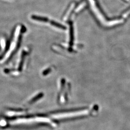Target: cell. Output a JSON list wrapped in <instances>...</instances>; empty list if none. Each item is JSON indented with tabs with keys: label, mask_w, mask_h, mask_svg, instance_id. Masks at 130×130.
Listing matches in <instances>:
<instances>
[{
	"label": "cell",
	"mask_w": 130,
	"mask_h": 130,
	"mask_svg": "<svg viewBox=\"0 0 130 130\" xmlns=\"http://www.w3.org/2000/svg\"><path fill=\"white\" fill-rule=\"evenodd\" d=\"M31 18L37 20L39 21H42V22H50V21L48 20V19L45 18V17H40V16H37V15H32Z\"/></svg>",
	"instance_id": "1"
},
{
	"label": "cell",
	"mask_w": 130,
	"mask_h": 130,
	"mask_svg": "<svg viewBox=\"0 0 130 130\" xmlns=\"http://www.w3.org/2000/svg\"><path fill=\"white\" fill-rule=\"evenodd\" d=\"M50 23H51V25L55 26L56 27H57V28H60L61 29H65L66 28L64 26L61 25L60 24L58 23L57 22H56L55 21H50Z\"/></svg>",
	"instance_id": "2"
}]
</instances>
